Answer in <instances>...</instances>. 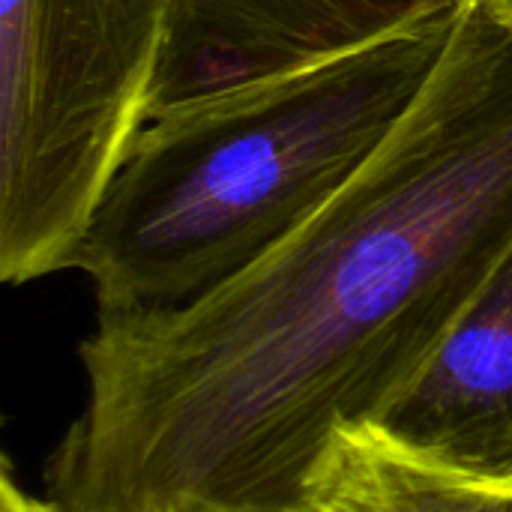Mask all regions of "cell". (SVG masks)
Returning a JSON list of instances; mask_svg holds the SVG:
<instances>
[{"label":"cell","mask_w":512,"mask_h":512,"mask_svg":"<svg viewBox=\"0 0 512 512\" xmlns=\"http://www.w3.org/2000/svg\"><path fill=\"white\" fill-rule=\"evenodd\" d=\"M512 258V30L468 0L375 156L204 297L96 318L84 405L45 465L63 512H282Z\"/></svg>","instance_id":"6da1fadb"},{"label":"cell","mask_w":512,"mask_h":512,"mask_svg":"<svg viewBox=\"0 0 512 512\" xmlns=\"http://www.w3.org/2000/svg\"><path fill=\"white\" fill-rule=\"evenodd\" d=\"M456 18L147 114L72 258L96 318L186 306L294 234L393 135Z\"/></svg>","instance_id":"7a4b0ae2"},{"label":"cell","mask_w":512,"mask_h":512,"mask_svg":"<svg viewBox=\"0 0 512 512\" xmlns=\"http://www.w3.org/2000/svg\"><path fill=\"white\" fill-rule=\"evenodd\" d=\"M174 0H0V279L63 270L132 138Z\"/></svg>","instance_id":"3957f363"},{"label":"cell","mask_w":512,"mask_h":512,"mask_svg":"<svg viewBox=\"0 0 512 512\" xmlns=\"http://www.w3.org/2000/svg\"><path fill=\"white\" fill-rule=\"evenodd\" d=\"M468 0H174L150 114L453 21Z\"/></svg>","instance_id":"277c9868"},{"label":"cell","mask_w":512,"mask_h":512,"mask_svg":"<svg viewBox=\"0 0 512 512\" xmlns=\"http://www.w3.org/2000/svg\"><path fill=\"white\" fill-rule=\"evenodd\" d=\"M375 423L441 459L512 477V258Z\"/></svg>","instance_id":"5b68a950"},{"label":"cell","mask_w":512,"mask_h":512,"mask_svg":"<svg viewBox=\"0 0 512 512\" xmlns=\"http://www.w3.org/2000/svg\"><path fill=\"white\" fill-rule=\"evenodd\" d=\"M282 512H512V477L465 468L360 420L330 435Z\"/></svg>","instance_id":"8992f818"},{"label":"cell","mask_w":512,"mask_h":512,"mask_svg":"<svg viewBox=\"0 0 512 512\" xmlns=\"http://www.w3.org/2000/svg\"><path fill=\"white\" fill-rule=\"evenodd\" d=\"M0 512H63V507L57 501H42V498L24 492L15 483L12 465L3 462V471H0Z\"/></svg>","instance_id":"52a82bcc"},{"label":"cell","mask_w":512,"mask_h":512,"mask_svg":"<svg viewBox=\"0 0 512 512\" xmlns=\"http://www.w3.org/2000/svg\"><path fill=\"white\" fill-rule=\"evenodd\" d=\"M483 3L512 30V0H483Z\"/></svg>","instance_id":"ba28073f"}]
</instances>
